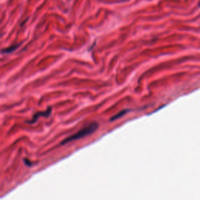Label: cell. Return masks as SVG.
<instances>
[{
  "label": "cell",
  "mask_w": 200,
  "mask_h": 200,
  "mask_svg": "<svg viewBox=\"0 0 200 200\" xmlns=\"http://www.w3.org/2000/svg\"><path fill=\"white\" fill-rule=\"evenodd\" d=\"M97 128H98V124H97L96 123H93V124H90L89 126H87L86 127H84V128H83L82 130L79 131L78 132H77L76 134L71 136L70 138L65 139L64 142H62V144H65L67 143V142H72V141L74 140H77V139H80V138H84V137L87 136V135H90V134L93 133L95 131H96Z\"/></svg>",
  "instance_id": "obj_1"
},
{
  "label": "cell",
  "mask_w": 200,
  "mask_h": 200,
  "mask_svg": "<svg viewBox=\"0 0 200 200\" xmlns=\"http://www.w3.org/2000/svg\"><path fill=\"white\" fill-rule=\"evenodd\" d=\"M20 45H15V46H12L9 48H6V49H2V53H10L12 52L15 51L17 48L19 47Z\"/></svg>",
  "instance_id": "obj_2"
}]
</instances>
